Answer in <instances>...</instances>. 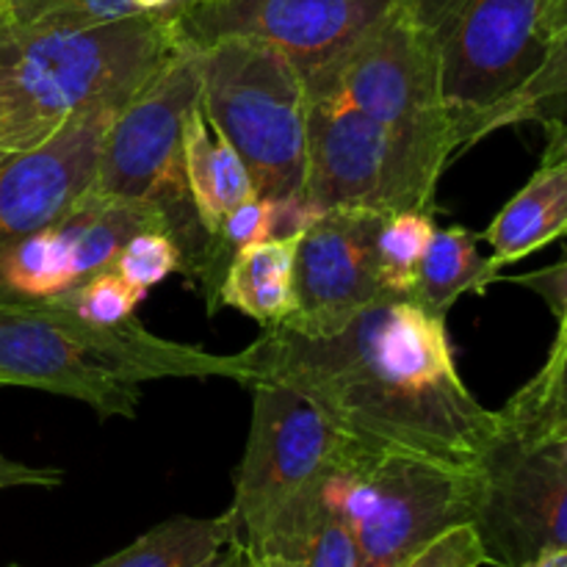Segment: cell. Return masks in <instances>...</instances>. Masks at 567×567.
<instances>
[{"instance_id":"obj_1","label":"cell","mask_w":567,"mask_h":567,"mask_svg":"<svg viewBox=\"0 0 567 567\" xmlns=\"http://www.w3.org/2000/svg\"><path fill=\"white\" fill-rule=\"evenodd\" d=\"M241 358L247 388H291L358 443L476 471L502 415L474 399L454 363L446 316L382 293L336 324L264 327Z\"/></svg>"},{"instance_id":"obj_2","label":"cell","mask_w":567,"mask_h":567,"mask_svg":"<svg viewBox=\"0 0 567 567\" xmlns=\"http://www.w3.org/2000/svg\"><path fill=\"white\" fill-rule=\"evenodd\" d=\"M166 14L92 25H11L0 20V150L44 142L97 103L125 105L175 53Z\"/></svg>"},{"instance_id":"obj_3","label":"cell","mask_w":567,"mask_h":567,"mask_svg":"<svg viewBox=\"0 0 567 567\" xmlns=\"http://www.w3.org/2000/svg\"><path fill=\"white\" fill-rule=\"evenodd\" d=\"M214 377L247 385L238 354L169 341L136 319L100 327L59 305H0V385L75 399L100 419H133L144 382Z\"/></svg>"},{"instance_id":"obj_4","label":"cell","mask_w":567,"mask_h":567,"mask_svg":"<svg viewBox=\"0 0 567 567\" xmlns=\"http://www.w3.org/2000/svg\"><path fill=\"white\" fill-rule=\"evenodd\" d=\"M424 39L457 153L496 131L548 53L543 0H399Z\"/></svg>"},{"instance_id":"obj_5","label":"cell","mask_w":567,"mask_h":567,"mask_svg":"<svg viewBox=\"0 0 567 567\" xmlns=\"http://www.w3.org/2000/svg\"><path fill=\"white\" fill-rule=\"evenodd\" d=\"M199 105L247 166L255 192L297 199L308 155V89L291 61L255 39L192 44Z\"/></svg>"},{"instance_id":"obj_6","label":"cell","mask_w":567,"mask_h":567,"mask_svg":"<svg viewBox=\"0 0 567 567\" xmlns=\"http://www.w3.org/2000/svg\"><path fill=\"white\" fill-rule=\"evenodd\" d=\"M199 100V66L188 42L114 116L103 142L94 192L120 203H147L164 214L194 280L210 236L194 210L183 169V120Z\"/></svg>"},{"instance_id":"obj_7","label":"cell","mask_w":567,"mask_h":567,"mask_svg":"<svg viewBox=\"0 0 567 567\" xmlns=\"http://www.w3.org/2000/svg\"><path fill=\"white\" fill-rule=\"evenodd\" d=\"M352 524L360 567H399L474 518V471L352 441L330 474Z\"/></svg>"},{"instance_id":"obj_8","label":"cell","mask_w":567,"mask_h":567,"mask_svg":"<svg viewBox=\"0 0 567 567\" xmlns=\"http://www.w3.org/2000/svg\"><path fill=\"white\" fill-rule=\"evenodd\" d=\"M446 161L332 94L308 97L302 197L313 210H435Z\"/></svg>"},{"instance_id":"obj_9","label":"cell","mask_w":567,"mask_h":567,"mask_svg":"<svg viewBox=\"0 0 567 567\" xmlns=\"http://www.w3.org/2000/svg\"><path fill=\"white\" fill-rule=\"evenodd\" d=\"M474 476L471 526L487 565L520 567L567 548V432L520 435L502 424Z\"/></svg>"},{"instance_id":"obj_10","label":"cell","mask_w":567,"mask_h":567,"mask_svg":"<svg viewBox=\"0 0 567 567\" xmlns=\"http://www.w3.org/2000/svg\"><path fill=\"white\" fill-rule=\"evenodd\" d=\"M352 441L302 393L275 382L252 385V424L227 509L238 537L258 540L288 504L324 482Z\"/></svg>"},{"instance_id":"obj_11","label":"cell","mask_w":567,"mask_h":567,"mask_svg":"<svg viewBox=\"0 0 567 567\" xmlns=\"http://www.w3.org/2000/svg\"><path fill=\"white\" fill-rule=\"evenodd\" d=\"M313 94L343 100L380 122L393 136L437 155L446 164L457 155V138L443 105L435 61L399 0L308 97Z\"/></svg>"},{"instance_id":"obj_12","label":"cell","mask_w":567,"mask_h":567,"mask_svg":"<svg viewBox=\"0 0 567 567\" xmlns=\"http://www.w3.org/2000/svg\"><path fill=\"white\" fill-rule=\"evenodd\" d=\"M396 6V0H216L172 14L188 44L255 39L286 55L316 92L343 55Z\"/></svg>"},{"instance_id":"obj_13","label":"cell","mask_w":567,"mask_h":567,"mask_svg":"<svg viewBox=\"0 0 567 567\" xmlns=\"http://www.w3.org/2000/svg\"><path fill=\"white\" fill-rule=\"evenodd\" d=\"M169 230L155 205L92 192L61 219L0 244V305H55L89 277L114 269L136 233Z\"/></svg>"},{"instance_id":"obj_14","label":"cell","mask_w":567,"mask_h":567,"mask_svg":"<svg viewBox=\"0 0 567 567\" xmlns=\"http://www.w3.org/2000/svg\"><path fill=\"white\" fill-rule=\"evenodd\" d=\"M122 109V103H97L44 142L0 155V244L61 219L92 192L105 133Z\"/></svg>"},{"instance_id":"obj_15","label":"cell","mask_w":567,"mask_h":567,"mask_svg":"<svg viewBox=\"0 0 567 567\" xmlns=\"http://www.w3.org/2000/svg\"><path fill=\"white\" fill-rule=\"evenodd\" d=\"M385 210H319L299 236L293 288L297 310L286 324L299 330L336 324L382 297L377 238Z\"/></svg>"},{"instance_id":"obj_16","label":"cell","mask_w":567,"mask_h":567,"mask_svg":"<svg viewBox=\"0 0 567 567\" xmlns=\"http://www.w3.org/2000/svg\"><path fill=\"white\" fill-rule=\"evenodd\" d=\"M330 474L288 504L269 529L249 543L266 567H360L358 540Z\"/></svg>"},{"instance_id":"obj_17","label":"cell","mask_w":567,"mask_h":567,"mask_svg":"<svg viewBox=\"0 0 567 567\" xmlns=\"http://www.w3.org/2000/svg\"><path fill=\"white\" fill-rule=\"evenodd\" d=\"M567 236V155L548 150L524 188L504 205L485 230L493 266L515 264Z\"/></svg>"},{"instance_id":"obj_18","label":"cell","mask_w":567,"mask_h":567,"mask_svg":"<svg viewBox=\"0 0 567 567\" xmlns=\"http://www.w3.org/2000/svg\"><path fill=\"white\" fill-rule=\"evenodd\" d=\"M183 169H186L188 197L208 236H214L230 210L258 194L244 161L210 125L199 100L183 120Z\"/></svg>"},{"instance_id":"obj_19","label":"cell","mask_w":567,"mask_h":567,"mask_svg":"<svg viewBox=\"0 0 567 567\" xmlns=\"http://www.w3.org/2000/svg\"><path fill=\"white\" fill-rule=\"evenodd\" d=\"M299 236H277L238 249L221 277L216 302L241 310L258 324L271 327L286 321L297 310L293 266H297Z\"/></svg>"},{"instance_id":"obj_20","label":"cell","mask_w":567,"mask_h":567,"mask_svg":"<svg viewBox=\"0 0 567 567\" xmlns=\"http://www.w3.org/2000/svg\"><path fill=\"white\" fill-rule=\"evenodd\" d=\"M498 269L480 252V238L465 227H435L413 282V299L435 316H446L463 293H482Z\"/></svg>"},{"instance_id":"obj_21","label":"cell","mask_w":567,"mask_h":567,"mask_svg":"<svg viewBox=\"0 0 567 567\" xmlns=\"http://www.w3.org/2000/svg\"><path fill=\"white\" fill-rule=\"evenodd\" d=\"M236 535L230 513L216 518L175 515L144 532L122 551L89 567H210Z\"/></svg>"},{"instance_id":"obj_22","label":"cell","mask_w":567,"mask_h":567,"mask_svg":"<svg viewBox=\"0 0 567 567\" xmlns=\"http://www.w3.org/2000/svg\"><path fill=\"white\" fill-rule=\"evenodd\" d=\"M537 122L548 131H567V31L548 42V53L532 81L504 105L498 127Z\"/></svg>"},{"instance_id":"obj_23","label":"cell","mask_w":567,"mask_h":567,"mask_svg":"<svg viewBox=\"0 0 567 567\" xmlns=\"http://www.w3.org/2000/svg\"><path fill=\"white\" fill-rule=\"evenodd\" d=\"M435 210H391L377 238V266L385 293L413 297L419 264L435 233Z\"/></svg>"},{"instance_id":"obj_24","label":"cell","mask_w":567,"mask_h":567,"mask_svg":"<svg viewBox=\"0 0 567 567\" xmlns=\"http://www.w3.org/2000/svg\"><path fill=\"white\" fill-rule=\"evenodd\" d=\"M498 415L507 430L520 435L567 432V349L563 358L543 365Z\"/></svg>"},{"instance_id":"obj_25","label":"cell","mask_w":567,"mask_h":567,"mask_svg":"<svg viewBox=\"0 0 567 567\" xmlns=\"http://www.w3.org/2000/svg\"><path fill=\"white\" fill-rule=\"evenodd\" d=\"M144 297H147L144 288L127 282L116 269H105L89 277L83 286H78L75 291L66 293L55 305L75 313L78 319L89 321V324L116 327L136 319V308L144 302Z\"/></svg>"},{"instance_id":"obj_26","label":"cell","mask_w":567,"mask_h":567,"mask_svg":"<svg viewBox=\"0 0 567 567\" xmlns=\"http://www.w3.org/2000/svg\"><path fill=\"white\" fill-rule=\"evenodd\" d=\"M142 14L131 0H0V20L11 25H92Z\"/></svg>"},{"instance_id":"obj_27","label":"cell","mask_w":567,"mask_h":567,"mask_svg":"<svg viewBox=\"0 0 567 567\" xmlns=\"http://www.w3.org/2000/svg\"><path fill=\"white\" fill-rule=\"evenodd\" d=\"M114 269L120 271L127 282L150 291V288L164 282L169 275L183 271V252L169 230L150 227V230L136 233V236L120 249Z\"/></svg>"},{"instance_id":"obj_28","label":"cell","mask_w":567,"mask_h":567,"mask_svg":"<svg viewBox=\"0 0 567 567\" xmlns=\"http://www.w3.org/2000/svg\"><path fill=\"white\" fill-rule=\"evenodd\" d=\"M487 565L485 548H482L480 535L471 524L454 526L443 532L441 537L415 551L413 557L404 559L399 567H482Z\"/></svg>"},{"instance_id":"obj_29","label":"cell","mask_w":567,"mask_h":567,"mask_svg":"<svg viewBox=\"0 0 567 567\" xmlns=\"http://www.w3.org/2000/svg\"><path fill=\"white\" fill-rule=\"evenodd\" d=\"M518 282H524V286H529V288H537L543 297L551 299L554 302V313H557V319H559V330H557V338H554L551 352H548V360H546V363H554V360L563 358L565 349H567V264L557 266V269L540 271V275L518 277Z\"/></svg>"},{"instance_id":"obj_30","label":"cell","mask_w":567,"mask_h":567,"mask_svg":"<svg viewBox=\"0 0 567 567\" xmlns=\"http://www.w3.org/2000/svg\"><path fill=\"white\" fill-rule=\"evenodd\" d=\"M64 474L59 468H37L0 452V491L11 487H59Z\"/></svg>"},{"instance_id":"obj_31","label":"cell","mask_w":567,"mask_h":567,"mask_svg":"<svg viewBox=\"0 0 567 567\" xmlns=\"http://www.w3.org/2000/svg\"><path fill=\"white\" fill-rule=\"evenodd\" d=\"M210 567H266V565L264 559L258 557V551H255L247 540H241V537L236 535L225 548H221V554L216 557V563Z\"/></svg>"},{"instance_id":"obj_32","label":"cell","mask_w":567,"mask_h":567,"mask_svg":"<svg viewBox=\"0 0 567 567\" xmlns=\"http://www.w3.org/2000/svg\"><path fill=\"white\" fill-rule=\"evenodd\" d=\"M543 31L548 42L567 31V0H543Z\"/></svg>"},{"instance_id":"obj_33","label":"cell","mask_w":567,"mask_h":567,"mask_svg":"<svg viewBox=\"0 0 567 567\" xmlns=\"http://www.w3.org/2000/svg\"><path fill=\"white\" fill-rule=\"evenodd\" d=\"M138 11H147V14H166L172 17L183 6V0H131Z\"/></svg>"},{"instance_id":"obj_34","label":"cell","mask_w":567,"mask_h":567,"mask_svg":"<svg viewBox=\"0 0 567 567\" xmlns=\"http://www.w3.org/2000/svg\"><path fill=\"white\" fill-rule=\"evenodd\" d=\"M520 567H567V548H557V551L540 554V557L532 559V563H526Z\"/></svg>"},{"instance_id":"obj_35","label":"cell","mask_w":567,"mask_h":567,"mask_svg":"<svg viewBox=\"0 0 567 567\" xmlns=\"http://www.w3.org/2000/svg\"><path fill=\"white\" fill-rule=\"evenodd\" d=\"M548 150H559L567 155V131H548Z\"/></svg>"},{"instance_id":"obj_36","label":"cell","mask_w":567,"mask_h":567,"mask_svg":"<svg viewBox=\"0 0 567 567\" xmlns=\"http://www.w3.org/2000/svg\"><path fill=\"white\" fill-rule=\"evenodd\" d=\"M199 3H216V0H183L181 9H188V6H199ZM181 9H177V11H181ZM177 11H175V14H177Z\"/></svg>"},{"instance_id":"obj_37","label":"cell","mask_w":567,"mask_h":567,"mask_svg":"<svg viewBox=\"0 0 567 567\" xmlns=\"http://www.w3.org/2000/svg\"><path fill=\"white\" fill-rule=\"evenodd\" d=\"M9 567H20V565H9Z\"/></svg>"},{"instance_id":"obj_38","label":"cell","mask_w":567,"mask_h":567,"mask_svg":"<svg viewBox=\"0 0 567 567\" xmlns=\"http://www.w3.org/2000/svg\"><path fill=\"white\" fill-rule=\"evenodd\" d=\"M0 155H3V150H0Z\"/></svg>"}]
</instances>
